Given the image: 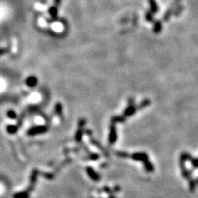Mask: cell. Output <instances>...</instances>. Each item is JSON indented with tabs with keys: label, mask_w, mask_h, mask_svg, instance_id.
Returning <instances> with one entry per match:
<instances>
[{
	"label": "cell",
	"mask_w": 198,
	"mask_h": 198,
	"mask_svg": "<svg viewBox=\"0 0 198 198\" xmlns=\"http://www.w3.org/2000/svg\"><path fill=\"white\" fill-rule=\"evenodd\" d=\"M148 3L150 5L151 11L153 13H156L159 10V7H158V4L156 0H148Z\"/></svg>",
	"instance_id": "1"
},
{
	"label": "cell",
	"mask_w": 198,
	"mask_h": 198,
	"mask_svg": "<svg viewBox=\"0 0 198 198\" xmlns=\"http://www.w3.org/2000/svg\"><path fill=\"white\" fill-rule=\"evenodd\" d=\"M161 28L162 25L161 24V22H160L159 21H157V22L155 23L154 26H153V31H154V32L156 33H159V32L161 30Z\"/></svg>",
	"instance_id": "2"
},
{
	"label": "cell",
	"mask_w": 198,
	"mask_h": 198,
	"mask_svg": "<svg viewBox=\"0 0 198 198\" xmlns=\"http://www.w3.org/2000/svg\"><path fill=\"white\" fill-rule=\"evenodd\" d=\"M145 18H146V20L147 22H152L153 21V16L150 12H147V13L145 14Z\"/></svg>",
	"instance_id": "3"
}]
</instances>
